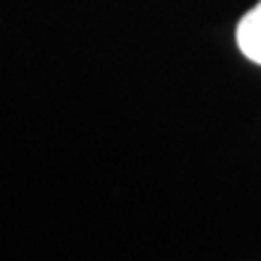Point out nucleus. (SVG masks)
Here are the masks:
<instances>
[{
    "label": "nucleus",
    "mask_w": 261,
    "mask_h": 261,
    "mask_svg": "<svg viewBox=\"0 0 261 261\" xmlns=\"http://www.w3.org/2000/svg\"><path fill=\"white\" fill-rule=\"evenodd\" d=\"M237 46L244 56L261 65V3H256L237 24Z\"/></svg>",
    "instance_id": "obj_1"
}]
</instances>
